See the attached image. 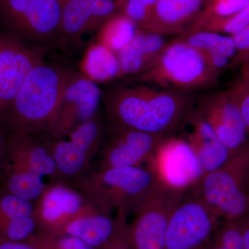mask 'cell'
I'll return each instance as SVG.
<instances>
[{
	"mask_svg": "<svg viewBox=\"0 0 249 249\" xmlns=\"http://www.w3.org/2000/svg\"><path fill=\"white\" fill-rule=\"evenodd\" d=\"M103 92L97 84L78 72L67 87L58 114L47 134L52 138L65 135L96 115Z\"/></svg>",
	"mask_w": 249,
	"mask_h": 249,
	"instance_id": "14",
	"label": "cell"
},
{
	"mask_svg": "<svg viewBox=\"0 0 249 249\" xmlns=\"http://www.w3.org/2000/svg\"><path fill=\"white\" fill-rule=\"evenodd\" d=\"M227 90L240 109L249 137V62L240 67V71Z\"/></svg>",
	"mask_w": 249,
	"mask_h": 249,
	"instance_id": "28",
	"label": "cell"
},
{
	"mask_svg": "<svg viewBox=\"0 0 249 249\" xmlns=\"http://www.w3.org/2000/svg\"><path fill=\"white\" fill-rule=\"evenodd\" d=\"M9 133L1 125H0V158L4 153L7 142Z\"/></svg>",
	"mask_w": 249,
	"mask_h": 249,
	"instance_id": "37",
	"label": "cell"
},
{
	"mask_svg": "<svg viewBox=\"0 0 249 249\" xmlns=\"http://www.w3.org/2000/svg\"><path fill=\"white\" fill-rule=\"evenodd\" d=\"M81 73L94 83H107L121 78V66L115 52L102 45L93 44L85 52Z\"/></svg>",
	"mask_w": 249,
	"mask_h": 249,
	"instance_id": "22",
	"label": "cell"
},
{
	"mask_svg": "<svg viewBox=\"0 0 249 249\" xmlns=\"http://www.w3.org/2000/svg\"><path fill=\"white\" fill-rule=\"evenodd\" d=\"M49 50L31 45L0 29V119L9 107L28 73L45 61Z\"/></svg>",
	"mask_w": 249,
	"mask_h": 249,
	"instance_id": "10",
	"label": "cell"
},
{
	"mask_svg": "<svg viewBox=\"0 0 249 249\" xmlns=\"http://www.w3.org/2000/svg\"><path fill=\"white\" fill-rule=\"evenodd\" d=\"M119 217L111 213L94 211L83 214L68 223L58 235H70L78 237L94 248L99 249L114 235Z\"/></svg>",
	"mask_w": 249,
	"mask_h": 249,
	"instance_id": "21",
	"label": "cell"
},
{
	"mask_svg": "<svg viewBox=\"0 0 249 249\" xmlns=\"http://www.w3.org/2000/svg\"><path fill=\"white\" fill-rule=\"evenodd\" d=\"M168 137L109 124L98 154L99 168L142 166L150 162Z\"/></svg>",
	"mask_w": 249,
	"mask_h": 249,
	"instance_id": "12",
	"label": "cell"
},
{
	"mask_svg": "<svg viewBox=\"0 0 249 249\" xmlns=\"http://www.w3.org/2000/svg\"><path fill=\"white\" fill-rule=\"evenodd\" d=\"M0 249H40L29 242H11L0 240Z\"/></svg>",
	"mask_w": 249,
	"mask_h": 249,
	"instance_id": "36",
	"label": "cell"
},
{
	"mask_svg": "<svg viewBox=\"0 0 249 249\" xmlns=\"http://www.w3.org/2000/svg\"><path fill=\"white\" fill-rule=\"evenodd\" d=\"M94 211H98L83 193L63 184H55L44 192L34 217L38 223L40 232L58 235L68 223Z\"/></svg>",
	"mask_w": 249,
	"mask_h": 249,
	"instance_id": "17",
	"label": "cell"
},
{
	"mask_svg": "<svg viewBox=\"0 0 249 249\" xmlns=\"http://www.w3.org/2000/svg\"><path fill=\"white\" fill-rule=\"evenodd\" d=\"M193 107L231 153L249 140L240 109L227 90L203 95Z\"/></svg>",
	"mask_w": 249,
	"mask_h": 249,
	"instance_id": "13",
	"label": "cell"
},
{
	"mask_svg": "<svg viewBox=\"0 0 249 249\" xmlns=\"http://www.w3.org/2000/svg\"><path fill=\"white\" fill-rule=\"evenodd\" d=\"M249 2V0H207L200 16L188 31L199 30L208 23L231 17Z\"/></svg>",
	"mask_w": 249,
	"mask_h": 249,
	"instance_id": "25",
	"label": "cell"
},
{
	"mask_svg": "<svg viewBox=\"0 0 249 249\" xmlns=\"http://www.w3.org/2000/svg\"><path fill=\"white\" fill-rule=\"evenodd\" d=\"M222 219L237 220L249 211V140L217 169L204 174L189 191Z\"/></svg>",
	"mask_w": 249,
	"mask_h": 249,
	"instance_id": "5",
	"label": "cell"
},
{
	"mask_svg": "<svg viewBox=\"0 0 249 249\" xmlns=\"http://www.w3.org/2000/svg\"><path fill=\"white\" fill-rule=\"evenodd\" d=\"M149 165L156 170L163 182L180 191L191 190L204 175L186 141L175 135L163 141Z\"/></svg>",
	"mask_w": 249,
	"mask_h": 249,
	"instance_id": "15",
	"label": "cell"
},
{
	"mask_svg": "<svg viewBox=\"0 0 249 249\" xmlns=\"http://www.w3.org/2000/svg\"><path fill=\"white\" fill-rule=\"evenodd\" d=\"M204 55L205 58L225 57L232 60L235 53L233 40L231 36L212 31L196 30L188 31L178 36Z\"/></svg>",
	"mask_w": 249,
	"mask_h": 249,
	"instance_id": "23",
	"label": "cell"
},
{
	"mask_svg": "<svg viewBox=\"0 0 249 249\" xmlns=\"http://www.w3.org/2000/svg\"><path fill=\"white\" fill-rule=\"evenodd\" d=\"M67 1H68V0H61L62 2L63 3V4H65Z\"/></svg>",
	"mask_w": 249,
	"mask_h": 249,
	"instance_id": "38",
	"label": "cell"
},
{
	"mask_svg": "<svg viewBox=\"0 0 249 249\" xmlns=\"http://www.w3.org/2000/svg\"><path fill=\"white\" fill-rule=\"evenodd\" d=\"M61 0H0L1 29L50 51L62 47Z\"/></svg>",
	"mask_w": 249,
	"mask_h": 249,
	"instance_id": "6",
	"label": "cell"
},
{
	"mask_svg": "<svg viewBox=\"0 0 249 249\" xmlns=\"http://www.w3.org/2000/svg\"><path fill=\"white\" fill-rule=\"evenodd\" d=\"M137 30L138 27L129 18L119 13L100 28L96 34L97 42L116 53L131 42Z\"/></svg>",
	"mask_w": 249,
	"mask_h": 249,
	"instance_id": "24",
	"label": "cell"
},
{
	"mask_svg": "<svg viewBox=\"0 0 249 249\" xmlns=\"http://www.w3.org/2000/svg\"><path fill=\"white\" fill-rule=\"evenodd\" d=\"M119 222L114 235L103 247L99 249H132L127 233V213L118 211Z\"/></svg>",
	"mask_w": 249,
	"mask_h": 249,
	"instance_id": "33",
	"label": "cell"
},
{
	"mask_svg": "<svg viewBox=\"0 0 249 249\" xmlns=\"http://www.w3.org/2000/svg\"><path fill=\"white\" fill-rule=\"evenodd\" d=\"M77 73L60 62L36 65L0 119L9 134L45 132L53 124L67 87Z\"/></svg>",
	"mask_w": 249,
	"mask_h": 249,
	"instance_id": "2",
	"label": "cell"
},
{
	"mask_svg": "<svg viewBox=\"0 0 249 249\" xmlns=\"http://www.w3.org/2000/svg\"><path fill=\"white\" fill-rule=\"evenodd\" d=\"M0 160L4 176L23 173L59 178L52 138L45 132L9 134Z\"/></svg>",
	"mask_w": 249,
	"mask_h": 249,
	"instance_id": "11",
	"label": "cell"
},
{
	"mask_svg": "<svg viewBox=\"0 0 249 249\" xmlns=\"http://www.w3.org/2000/svg\"><path fill=\"white\" fill-rule=\"evenodd\" d=\"M236 221L242 233L245 249H249V211L243 217Z\"/></svg>",
	"mask_w": 249,
	"mask_h": 249,
	"instance_id": "35",
	"label": "cell"
},
{
	"mask_svg": "<svg viewBox=\"0 0 249 249\" xmlns=\"http://www.w3.org/2000/svg\"><path fill=\"white\" fill-rule=\"evenodd\" d=\"M168 43L165 36L138 29L131 42L116 52L121 78L138 76L146 71L158 60Z\"/></svg>",
	"mask_w": 249,
	"mask_h": 249,
	"instance_id": "20",
	"label": "cell"
},
{
	"mask_svg": "<svg viewBox=\"0 0 249 249\" xmlns=\"http://www.w3.org/2000/svg\"><path fill=\"white\" fill-rule=\"evenodd\" d=\"M102 100L109 124L169 137L181 129L196 99L193 93L142 83L110 87Z\"/></svg>",
	"mask_w": 249,
	"mask_h": 249,
	"instance_id": "1",
	"label": "cell"
},
{
	"mask_svg": "<svg viewBox=\"0 0 249 249\" xmlns=\"http://www.w3.org/2000/svg\"><path fill=\"white\" fill-rule=\"evenodd\" d=\"M249 24V4L231 17L208 23L199 30L212 31L224 35L232 36L240 32Z\"/></svg>",
	"mask_w": 249,
	"mask_h": 249,
	"instance_id": "32",
	"label": "cell"
},
{
	"mask_svg": "<svg viewBox=\"0 0 249 249\" xmlns=\"http://www.w3.org/2000/svg\"><path fill=\"white\" fill-rule=\"evenodd\" d=\"M185 192L163 183L134 213L127 225L132 249H164L170 214Z\"/></svg>",
	"mask_w": 249,
	"mask_h": 249,
	"instance_id": "9",
	"label": "cell"
},
{
	"mask_svg": "<svg viewBox=\"0 0 249 249\" xmlns=\"http://www.w3.org/2000/svg\"><path fill=\"white\" fill-rule=\"evenodd\" d=\"M105 137L106 127L98 112L69 133L56 138L51 137L59 178H81L99 152Z\"/></svg>",
	"mask_w": 249,
	"mask_h": 249,
	"instance_id": "8",
	"label": "cell"
},
{
	"mask_svg": "<svg viewBox=\"0 0 249 249\" xmlns=\"http://www.w3.org/2000/svg\"><path fill=\"white\" fill-rule=\"evenodd\" d=\"M29 242L40 249H97L75 236L40 231Z\"/></svg>",
	"mask_w": 249,
	"mask_h": 249,
	"instance_id": "29",
	"label": "cell"
},
{
	"mask_svg": "<svg viewBox=\"0 0 249 249\" xmlns=\"http://www.w3.org/2000/svg\"><path fill=\"white\" fill-rule=\"evenodd\" d=\"M35 210L31 201L8 193L0 197V223L14 218L34 215Z\"/></svg>",
	"mask_w": 249,
	"mask_h": 249,
	"instance_id": "31",
	"label": "cell"
},
{
	"mask_svg": "<svg viewBox=\"0 0 249 249\" xmlns=\"http://www.w3.org/2000/svg\"><path fill=\"white\" fill-rule=\"evenodd\" d=\"M231 36L235 45V53L230 66L241 67L249 62V24L240 32Z\"/></svg>",
	"mask_w": 249,
	"mask_h": 249,
	"instance_id": "34",
	"label": "cell"
},
{
	"mask_svg": "<svg viewBox=\"0 0 249 249\" xmlns=\"http://www.w3.org/2000/svg\"><path fill=\"white\" fill-rule=\"evenodd\" d=\"M200 196L185 192L172 211L164 249H202L220 222Z\"/></svg>",
	"mask_w": 249,
	"mask_h": 249,
	"instance_id": "7",
	"label": "cell"
},
{
	"mask_svg": "<svg viewBox=\"0 0 249 249\" xmlns=\"http://www.w3.org/2000/svg\"><path fill=\"white\" fill-rule=\"evenodd\" d=\"M221 73L210 66L204 55L181 39L168 42L148 70L132 80L163 89L193 93L212 88Z\"/></svg>",
	"mask_w": 249,
	"mask_h": 249,
	"instance_id": "4",
	"label": "cell"
},
{
	"mask_svg": "<svg viewBox=\"0 0 249 249\" xmlns=\"http://www.w3.org/2000/svg\"><path fill=\"white\" fill-rule=\"evenodd\" d=\"M40 231L34 215L14 218L0 223V240L29 242Z\"/></svg>",
	"mask_w": 249,
	"mask_h": 249,
	"instance_id": "27",
	"label": "cell"
},
{
	"mask_svg": "<svg viewBox=\"0 0 249 249\" xmlns=\"http://www.w3.org/2000/svg\"><path fill=\"white\" fill-rule=\"evenodd\" d=\"M204 249H245L237 221L221 219Z\"/></svg>",
	"mask_w": 249,
	"mask_h": 249,
	"instance_id": "26",
	"label": "cell"
},
{
	"mask_svg": "<svg viewBox=\"0 0 249 249\" xmlns=\"http://www.w3.org/2000/svg\"><path fill=\"white\" fill-rule=\"evenodd\" d=\"M120 13L142 29L151 17L157 0H117Z\"/></svg>",
	"mask_w": 249,
	"mask_h": 249,
	"instance_id": "30",
	"label": "cell"
},
{
	"mask_svg": "<svg viewBox=\"0 0 249 249\" xmlns=\"http://www.w3.org/2000/svg\"><path fill=\"white\" fill-rule=\"evenodd\" d=\"M119 13L117 0H68L62 11V46L82 45L86 36Z\"/></svg>",
	"mask_w": 249,
	"mask_h": 249,
	"instance_id": "16",
	"label": "cell"
},
{
	"mask_svg": "<svg viewBox=\"0 0 249 249\" xmlns=\"http://www.w3.org/2000/svg\"><path fill=\"white\" fill-rule=\"evenodd\" d=\"M181 129L184 134L182 138L194 152L204 174L217 169L232 155L194 107Z\"/></svg>",
	"mask_w": 249,
	"mask_h": 249,
	"instance_id": "18",
	"label": "cell"
},
{
	"mask_svg": "<svg viewBox=\"0 0 249 249\" xmlns=\"http://www.w3.org/2000/svg\"></svg>",
	"mask_w": 249,
	"mask_h": 249,
	"instance_id": "39",
	"label": "cell"
},
{
	"mask_svg": "<svg viewBox=\"0 0 249 249\" xmlns=\"http://www.w3.org/2000/svg\"><path fill=\"white\" fill-rule=\"evenodd\" d=\"M164 182L148 166L117 167L98 170L80 181L89 204L101 212L114 210L134 213Z\"/></svg>",
	"mask_w": 249,
	"mask_h": 249,
	"instance_id": "3",
	"label": "cell"
},
{
	"mask_svg": "<svg viewBox=\"0 0 249 249\" xmlns=\"http://www.w3.org/2000/svg\"><path fill=\"white\" fill-rule=\"evenodd\" d=\"M207 0H157L142 30L163 36L183 35L194 25Z\"/></svg>",
	"mask_w": 249,
	"mask_h": 249,
	"instance_id": "19",
	"label": "cell"
}]
</instances>
